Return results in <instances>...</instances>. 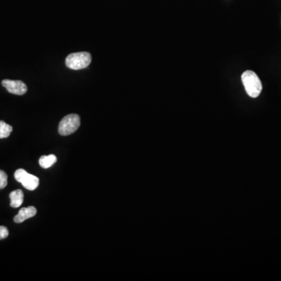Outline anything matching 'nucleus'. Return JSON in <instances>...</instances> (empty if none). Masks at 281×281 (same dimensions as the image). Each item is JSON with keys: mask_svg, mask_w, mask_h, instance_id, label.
<instances>
[{"mask_svg": "<svg viewBox=\"0 0 281 281\" xmlns=\"http://www.w3.org/2000/svg\"><path fill=\"white\" fill-rule=\"evenodd\" d=\"M241 81L247 94L252 98H257L262 92V85L259 77L255 72L246 70L241 75Z\"/></svg>", "mask_w": 281, "mask_h": 281, "instance_id": "nucleus-1", "label": "nucleus"}, {"mask_svg": "<svg viewBox=\"0 0 281 281\" xmlns=\"http://www.w3.org/2000/svg\"><path fill=\"white\" fill-rule=\"evenodd\" d=\"M92 62V56L87 52L71 53L66 59V65L70 69L73 70H79L85 69L90 65Z\"/></svg>", "mask_w": 281, "mask_h": 281, "instance_id": "nucleus-2", "label": "nucleus"}, {"mask_svg": "<svg viewBox=\"0 0 281 281\" xmlns=\"http://www.w3.org/2000/svg\"><path fill=\"white\" fill-rule=\"evenodd\" d=\"M81 125V119L77 114H69L62 119L59 124V133L68 136L74 133Z\"/></svg>", "mask_w": 281, "mask_h": 281, "instance_id": "nucleus-3", "label": "nucleus"}, {"mask_svg": "<svg viewBox=\"0 0 281 281\" xmlns=\"http://www.w3.org/2000/svg\"><path fill=\"white\" fill-rule=\"evenodd\" d=\"M16 181L22 184L23 187L29 191H34L39 187V179L36 176L27 173L23 169H19L14 173Z\"/></svg>", "mask_w": 281, "mask_h": 281, "instance_id": "nucleus-4", "label": "nucleus"}, {"mask_svg": "<svg viewBox=\"0 0 281 281\" xmlns=\"http://www.w3.org/2000/svg\"><path fill=\"white\" fill-rule=\"evenodd\" d=\"M2 85L11 94L23 95L27 93V85L22 81L3 80L2 81Z\"/></svg>", "mask_w": 281, "mask_h": 281, "instance_id": "nucleus-5", "label": "nucleus"}, {"mask_svg": "<svg viewBox=\"0 0 281 281\" xmlns=\"http://www.w3.org/2000/svg\"><path fill=\"white\" fill-rule=\"evenodd\" d=\"M37 210L34 206H29L20 210L18 215L14 217V222L21 224L29 218L34 217L36 215Z\"/></svg>", "mask_w": 281, "mask_h": 281, "instance_id": "nucleus-6", "label": "nucleus"}, {"mask_svg": "<svg viewBox=\"0 0 281 281\" xmlns=\"http://www.w3.org/2000/svg\"><path fill=\"white\" fill-rule=\"evenodd\" d=\"M10 206L13 208H18L23 202V193L22 190H15L10 194Z\"/></svg>", "mask_w": 281, "mask_h": 281, "instance_id": "nucleus-7", "label": "nucleus"}, {"mask_svg": "<svg viewBox=\"0 0 281 281\" xmlns=\"http://www.w3.org/2000/svg\"><path fill=\"white\" fill-rule=\"evenodd\" d=\"M57 158L55 155H49V156H43L39 159V165L44 169H48L56 163Z\"/></svg>", "mask_w": 281, "mask_h": 281, "instance_id": "nucleus-8", "label": "nucleus"}, {"mask_svg": "<svg viewBox=\"0 0 281 281\" xmlns=\"http://www.w3.org/2000/svg\"><path fill=\"white\" fill-rule=\"evenodd\" d=\"M13 131L12 126L9 125L6 122L0 120V139H6L10 136Z\"/></svg>", "mask_w": 281, "mask_h": 281, "instance_id": "nucleus-9", "label": "nucleus"}, {"mask_svg": "<svg viewBox=\"0 0 281 281\" xmlns=\"http://www.w3.org/2000/svg\"><path fill=\"white\" fill-rule=\"evenodd\" d=\"M7 185V175L5 172L0 170V189H3Z\"/></svg>", "mask_w": 281, "mask_h": 281, "instance_id": "nucleus-10", "label": "nucleus"}, {"mask_svg": "<svg viewBox=\"0 0 281 281\" xmlns=\"http://www.w3.org/2000/svg\"><path fill=\"white\" fill-rule=\"evenodd\" d=\"M9 235V231L6 227L0 226V240L6 238Z\"/></svg>", "mask_w": 281, "mask_h": 281, "instance_id": "nucleus-11", "label": "nucleus"}]
</instances>
